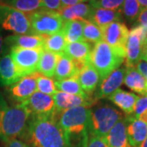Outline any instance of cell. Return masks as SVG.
<instances>
[{"label":"cell","mask_w":147,"mask_h":147,"mask_svg":"<svg viewBox=\"0 0 147 147\" xmlns=\"http://www.w3.org/2000/svg\"><path fill=\"white\" fill-rule=\"evenodd\" d=\"M45 38L35 34H11L4 38L6 47H19L25 49L43 48Z\"/></svg>","instance_id":"cell-16"},{"label":"cell","mask_w":147,"mask_h":147,"mask_svg":"<svg viewBox=\"0 0 147 147\" xmlns=\"http://www.w3.org/2000/svg\"><path fill=\"white\" fill-rule=\"evenodd\" d=\"M137 24L138 26H141L147 29V7L142 9L137 18Z\"/></svg>","instance_id":"cell-39"},{"label":"cell","mask_w":147,"mask_h":147,"mask_svg":"<svg viewBox=\"0 0 147 147\" xmlns=\"http://www.w3.org/2000/svg\"><path fill=\"white\" fill-rule=\"evenodd\" d=\"M147 40V29L137 25L129 31L126 44L125 66L135 67L142 59L143 45Z\"/></svg>","instance_id":"cell-9"},{"label":"cell","mask_w":147,"mask_h":147,"mask_svg":"<svg viewBox=\"0 0 147 147\" xmlns=\"http://www.w3.org/2000/svg\"><path fill=\"white\" fill-rule=\"evenodd\" d=\"M0 3L12 7L28 15L43 9L41 0H0Z\"/></svg>","instance_id":"cell-28"},{"label":"cell","mask_w":147,"mask_h":147,"mask_svg":"<svg viewBox=\"0 0 147 147\" xmlns=\"http://www.w3.org/2000/svg\"><path fill=\"white\" fill-rule=\"evenodd\" d=\"M142 58L147 61V40L144 42V45H143V52H142Z\"/></svg>","instance_id":"cell-43"},{"label":"cell","mask_w":147,"mask_h":147,"mask_svg":"<svg viewBox=\"0 0 147 147\" xmlns=\"http://www.w3.org/2000/svg\"><path fill=\"white\" fill-rule=\"evenodd\" d=\"M39 74L38 72H35L24 76L15 84L7 87L6 92L8 97L17 104L28 100L37 92V79Z\"/></svg>","instance_id":"cell-11"},{"label":"cell","mask_w":147,"mask_h":147,"mask_svg":"<svg viewBox=\"0 0 147 147\" xmlns=\"http://www.w3.org/2000/svg\"><path fill=\"white\" fill-rule=\"evenodd\" d=\"M0 28L14 34H34L28 14L1 3Z\"/></svg>","instance_id":"cell-7"},{"label":"cell","mask_w":147,"mask_h":147,"mask_svg":"<svg viewBox=\"0 0 147 147\" xmlns=\"http://www.w3.org/2000/svg\"><path fill=\"white\" fill-rule=\"evenodd\" d=\"M102 40L101 29L92 22L84 21V41L91 43H97Z\"/></svg>","instance_id":"cell-32"},{"label":"cell","mask_w":147,"mask_h":147,"mask_svg":"<svg viewBox=\"0 0 147 147\" xmlns=\"http://www.w3.org/2000/svg\"><path fill=\"white\" fill-rule=\"evenodd\" d=\"M80 86L88 96L93 94L100 81V77L91 62L86 64L76 74Z\"/></svg>","instance_id":"cell-17"},{"label":"cell","mask_w":147,"mask_h":147,"mask_svg":"<svg viewBox=\"0 0 147 147\" xmlns=\"http://www.w3.org/2000/svg\"><path fill=\"white\" fill-rule=\"evenodd\" d=\"M124 115L110 104H98L90 108L88 134L105 137L106 134Z\"/></svg>","instance_id":"cell-5"},{"label":"cell","mask_w":147,"mask_h":147,"mask_svg":"<svg viewBox=\"0 0 147 147\" xmlns=\"http://www.w3.org/2000/svg\"><path fill=\"white\" fill-rule=\"evenodd\" d=\"M37 91L44 94L53 96L57 92L55 82L51 78L39 74L37 79Z\"/></svg>","instance_id":"cell-33"},{"label":"cell","mask_w":147,"mask_h":147,"mask_svg":"<svg viewBox=\"0 0 147 147\" xmlns=\"http://www.w3.org/2000/svg\"><path fill=\"white\" fill-rule=\"evenodd\" d=\"M30 112L23 103L9 105L0 93V140L8 142L21 137L30 119Z\"/></svg>","instance_id":"cell-2"},{"label":"cell","mask_w":147,"mask_h":147,"mask_svg":"<svg viewBox=\"0 0 147 147\" xmlns=\"http://www.w3.org/2000/svg\"><path fill=\"white\" fill-rule=\"evenodd\" d=\"M147 110V96H139L137 99L136 105L134 107L133 112L131 114V118L134 119H138L139 116L142 115L143 112H145Z\"/></svg>","instance_id":"cell-35"},{"label":"cell","mask_w":147,"mask_h":147,"mask_svg":"<svg viewBox=\"0 0 147 147\" xmlns=\"http://www.w3.org/2000/svg\"><path fill=\"white\" fill-rule=\"evenodd\" d=\"M92 49V48L89 42L84 41L67 42L64 50V54L73 61L78 72L86 64L90 62Z\"/></svg>","instance_id":"cell-15"},{"label":"cell","mask_w":147,"mask_h":147,"mask_svg":"<svg viewBox=\"0 0 147 147\" xmlns=\"http://www.w3.org/2000/svg\"><path fill=\"white\" fill-rule=\"evenodd\" d=\"M142 8L147 7V0H137Z\"/></svg>","instance_id":"cell-44"},{"label":"cell","mask_w":147,"mask_h":147,"mask_svg":"<svg viewBox=\"0 0 147 147\" xmlns=\"http://www.w3.org/2000/svg\"><path fill=\"white\" fill-rule=\"evenodd\" d=\"M56 107V120L58 115L65 110L71 109L77 106H88L91 107L94 104L95 100L92 97H84L76 95L68 94L57 91L56 94L53 96Z\"/></svg>","instance_id":"cell-14"},{"label":"cell","mask_w":147,"mask_h":147,"mask_svg":"<svg viewBox=\"0 0 147 147\" xmlns=\"http://www.w3.org/2000/svg\"><path fill=\"white\" fill-rule=\"evenodd\" d=\"M127 134L131 147H139L147 137V123L142 120L125 115Z\"/></svg>","instance_id":"cell-19"},{"label":"cell","mask_w":147,"mask_h":147,"mask_svg":"<svg viewBox=\"0 0 147 147\" xmlns=\"http://www.w3.org/2000/svg\"><path fill=\"white\" fill-rule=\"evenodd\" d=\"M22 103L30 110L31 117L48 118L56 120V107L53 96L37 91Z\"/></svg>","instance_id":"cell-10"},{"label":"cell","mask_w":147,"mask_h":147,"mask_svg":"<svg viewBox=\"0 0 147 147\" xmlns=\"http://www.w3.org/2000/svg\"><path fill=\"white\" fill-rule=\"evenodd\" d=\"M6 45L4 42V38L3 36V32H2V29L0 28V57L4 55V53L6 51Z\"/></svg>","instance_id":"cell-41"},{"label":"cell","mask_w":147,"mask_h":147,"mask_svg":"<svg viewBox=\"0 0 147 147\" xmlns=\"http://www.w3.org/2000/svg\"><path fill=\"white\" fill-rule=\"evenodd\" d=\"M126 53L121 52L101 40L92 47L90 55V62L100 75V79H104L113 70L124 62Z\"/></svg>","instance_id":"cell-4"},{"label":"cell","mask_w":147,"mask_h":147,"mask_svg":"<svg viewBox=\"0 0 147 147\" xmlns=\"http://www.w3.org/2000/svg\"><path fill=\"white\" fill-rule=\"evenodd\" d=\"M84 21H64L63 30L65 38L67 42L84 41Z\"/></svg>","instance_id":"cell-27"},{"label":"cell","mask_w":147,"mask_h":147,"mask_svg":"<svg viewBox=\"0 0 147 147\" xmlns=\"http://www.w3.org/2000/svg\"><path fill=\"white\" fill-rule=\"evenodd\" d=\"M9 50L11 57L22 77L37 72V67L43 48L25 49L13 47Z\"/></svg>","instance_id":"cell-8"},{"label":"cell","mask_w":147,"mask_h":147,"mask_svg":"<svg viewBox=\"0 0 147 147\" xmlns=\"http://www.w3.org/2000/svg\"><path fill=\"white\" fill-rule=\"evenodd\" d=\"M21 138L30 147H71L68 136L58 122L30 117Z\"/></svg>","instance_id":"cell-1"},{"label":"cell","mask_w":147,"mask_h":147,"mask_svg":"<svg viewBox=\"0 0 147 147\" xmlns=\"http://www.w3.org/2000/svg\"><path fill=\"white\" fill-rule=\"evenodd\" d=\"M79 2L80 3H87V2H90V0H79Z\"/></svg>","instance_id":"cell-46"},{"label":"cell","mask_w":147,"mask_h":147,"mask_svg":"<svg viewBox=\"0 0 147 147\" xmlns=\"http://www.w3.org/2000/svg\"><path fill=\"white\" fill-rule=\"evenodd\" d=\"M90 108L77 106L61 112L57 121L68 136L71 147H87Z\"/></svg>","instance_id":"cell-3"},{"label":"cell","mask_w":147,"mask_h":147,"mask_svg":"<svg viewBox=\"0 0 147 147\" xmlns=\"http://www.w3.org/2000/svg\"><path fill=\"white\" fill-rule=\"evenodd\" d=\"M135 68L138 70V72L142 74V76L147 80V61L144 59H141L137 65H135Z\"/></svg>","instance_id":"cell-38"},{"label":"cell","mask_w":147,"mask_h":147,"mask_svg":"<svg viewBox=\"0 0 147 147\" xmlns=\"http://www.w3.org/2000/svg\"><path fill=\"white\" fill-rule=\"evenodd\" d=\"M58 58V54L43 49L37 67V72L47 78L53 77L57 64Z\"/></svg>","instance_id":"cell-25"},{"label":"cell","mask_w":147,"mask_h":147,"mask_svg":"<svg viewBox=\"0 0 147 147\" xmlns=\"http://www.w3.org/2000/svg\"><path fill=\"white\" fill-rule=\"evenodd\" d=\"M142 9V7L137 0H124L121 11L123 18L130 24L137 22Z\"/></svg>","instance_id":"cell-31"},{"label":"cell","mask_w":147,"mask_h":147,"mask_svg":"<svg viewBox=\"0 0 147 147\" xmlns=\"http://www.w3.org/2000/svg\"><path fill=\"white\" fill-rule=\"evenodd\" d=\"M79 0H61V7H66L79 3Z\"/></svg>","instance_id":"cell-42"},{"label":"cell","mask_w":147,"mask_h":147,"mask_svg":"<svg viewBox=\"0 0 147 147\" xmlns=\"http://www.w3.org/2000/svg\"><path fill=\"white\" fill-rule=\"evenodd\" d=\"M123 2L124 0H90L89 4L93 8H103L121 11Z\"/></svg>","instance_id":"cell-34"},{"label":"cell","mask_w":147,"mask_h":147,"mask_svg":"<svg viewBox=\"0 0 147 147\" xmlns=\"http://www.w3.org/2000/svg\"><path fill=\"white\" fill-rule=\"evenodd\" d=\"M138 97L139 96L135 93L119 88L110 95L108 99L123 111L125 115L129 116L133 112Z\"/></svg>","instance_id":"cell-22"},{"label":"cell","mask_w":147,"mask_h":147,"mask_svg":"<svg viewBox=\"0 0 147 147\" xmlns=\"http://www.w3.org/2000/svg\"><path fill=\"white\" fill-rule=\"evenodd\" d=\"M123 15L120 11H113L103 8H94L90 18L91 22L100 29L112 22L121 21Z\"/></svg>","instance_id":"cell-24"},{"label":"cell","mask_w":147,"mask_h":147,"mask_svg":"<svg viewBox=\"0 0 147 147\" xmlns=\"http://www.w3.org/2000/svg\"><path fill=\"white\" fill-rule=\"evenodd\" d=\"M125 67H119L115 70H113L104 79H100L96 89L95 91L94 97L95 101L108 98L113 92L119 89L124 81L125 76Z\"/></svg>","instance_id":"cell-13"},{"label":"cell","mask_w":147,"mask_h":147,"mask_svg":"<svg viewBox=\"0 0 147 147\" xmlns=\"http://www.w3.org/2000/svg\"><path fill=\"white\" fill-rule=\"evenodd\" d=\"M44 38H45L44 45H43L44 50L52 52L58 55L63 54L64 50L67 44L63 30Z\"/></svg>","instance_id":"cell-29"},{"label":"cell","mask_w":147,"mask_h":147,"mask_svg":"<svg viewBox=\"0 0 147 147\" xmlns=\"http://www.w3.org/2000/svg\"><path fill=\"white\" fill-rule=\"evenodd\" d=\"M77 74V69L75 67L73 61L65 54L59 55L57 64L56 66L54 78L59 80L69 79L75 76Z\"/></svg>","instance_id":"cell-26"},{"label":"cell","mask_w":147,"mask_h":147,"mask_svg":"<svg viewBox=\"0 0 147 147\" xmlns=\"http://www.w3.org/2000/svg\"><path fill=\"white\" fill-rule=\"evenodd\" d=\"M6 144V147H30L26 142L19 139H13Z\"/></svg>","instance_id":"cell-40"},{"label":"cell","mask_w":147,"mask_h":147,"mask_svg":"<svg viewBox=\"0 0 147 147\" xmlns=\"http://www.w3.org/2000/svg\"><path fill=\"white\" fill-rule=\"evenodd\" d=\"M146 89H147V83H146Z\"/></svg>","instance_id":"cell-47"},{"label":"cell","mask_w":147,"mask_h":147,"mask_svg":"<svg viewBox=\"0 0 147 147\" xmlns=\"http://www.w3.org/2000/svg\"><path fill=\"white\" fill-rule=\"evenodd\" d=\"M104 138L110 147H131L127 134L126 117L121 119Z\"/></svg>","instance_id":"cell-20"},{"label":"cell","mask_w":147,"mask_h":147,"mask_svg":"<svg viewBox=\"0 0 147 147\" xmlns=\"http://www.w3.org/2000/svg\"><path fill=\"white\" fill-rule=\"evenodd\" d=\"M32 31L35 35L47 37L62 30L64 21L59 11L41 9L29 14Z\"/></svg>","instance_id":"cell-6"},{"label":"cell","mask_w":147,"mask_h":147,"mask_svg":"<svg viewBox=\"0 0 147 147\" xmlns=\"http://www.w3.org/2000/svg\"><path fill=\"white\" fill-rule=\"evenodd\" d=\"M125 69L126 71L123 84L132 92L142 96H147L146 79L138 72L135 67H125Z\"/></svg>","instance_id":"cell-23"},{"label":"cell","mask_w":147,"mask_h":147,"mask_svg":"<svg viewBox=\"0 0 147 147\" xmlns=\"http://www.w3.org/2000/svg\"><path fill=\"white\" fill-rule=\"evenodd\" d=\"M55 84H56L57 91H60V92L68 93V94L84 96V97L89 96L84 92V91L82 88V87L80 86L79 81L77 79L76 75L74 77H71V78H69V79H64V80L56 81Z\"/></svg>","instance_id":"cell-30"},{"label":"cell","mask_w":147,"mask_h":147,"mask_svg":"<svg viewBox=\"0 0 147 147\" xmlns=\"http://www.w3.org/2000/svg\"><path fill=\"white\" fill-rule=\"evenodd\" d=\"M102 40L121 52L126 53V44L129 30L122 21L112 22L101 28Z\"/></svg>","instance_id":"cell-12"},{"label":"cell","mask_w":147,"mask_h":147,"mask_svg":"<svg viewBox=\"0 0 147 147\" xmlns=\"http://www.w3.org/2000/svg\"><path fill=\"white\" fill-rule=\"evenodd\" d=\"M139 147H147V137L146 138V140L143 142V143H142V145H141Z\"/></svg>","instance_id":"cell-45"},{"label":"cell","mask_w":147,"mask_h":147,"mask_svg":"<svg viewBox=\"0 0 147 147\" xmlns=\"http://www.w3.org/2000/svg\"><path fill=\"white\" fill-rule=\"evenodd\" d=\"M93 9L94 8L89 3H79L70 7H61V9L59 11V13L64 21L74 20L89 21Z\"/></svg>","instance_id":"cell-21"},{"label":"cell","mask_w":147,"mask_h":147,"mask_svg":"<svg viewBox=\"0 0 147 147\" xmlns=\"http://www.w3.org/2000/svg\"><path fill=\"white\" fill-rule=\"evenodd\" d=\"M22 78L10 53L0 57V85L9 87Z\"/></svg>","instance_id":"cell-18"},{"label":"cell","mask_w":147,"mask_h":147,"mask_svg":"<svg viewBox=\"0 0 147 147\" xmlns=\"http://www.w3.org/2000/svg\"><path fill=\"white\" fill-rule=\"evenodd\" d=\"M42 8L46 10L59 11L61 9V0H41Z\"/></svg>","instance_id":"cell-36"},{"label":"cell","mask_w":147,"mask_h":147,"mask_svg":"<svg viewBox=\"0 0 147 147\" xmlns=\"http://www.w3.org/2000/svg\"><path fill=\"white\" fill-rule=\"evenodd\" d=\"M87 147H110L104 137L90 136Z\"/></svg>","instance_id":"cell-37"}]
</instances>
